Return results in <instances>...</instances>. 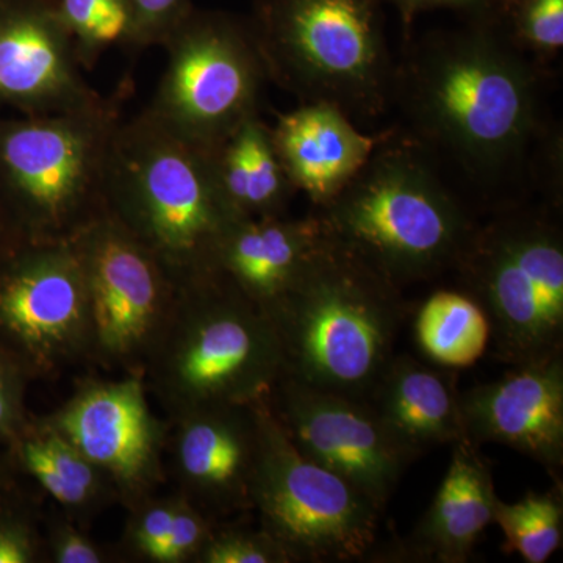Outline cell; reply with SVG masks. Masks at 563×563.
<instances>
[{
  "mask_svg": "<svg viewBox=\"0 0 563 563\" xmlns=\"http://www.w3.org/2000/svg\"><path fill=\"white\" fill-rule=\"evenodd\" d=\"M263 399L210 404L168 418L166 474L179 495L217 523L252 510Z\"/></svg>",
  "mask_w": 563,
  "mask_h": 563,
  "instance_id": "cell-15",
  "label": "cell"
},
{
  "mask_svg": "<svg viewBox=\"0 0 563 563\" xmlns=\"http://www.w3.org/2000/svg\"><path fill=\"white\" fill-rule=\"evenodd\" d=\"M177 501L179 495L176 492L165 496L155 493L129 509L120 544L117 547L120 558L150 563L152 553L172 526Z\"/></svg>",
  "mask_w": 563,
  "mask_h": 563,
  "instance_id": "cell-30",
  "label": "cell"
},
{
  "mask_svg": "<svg viewBox=\"0 0 563 563\" xmlns=\"http://www.w3.org/2000/svg\"><path fill=\"white\" fill-rule=\"evenodd\" d=\"M133 14L132 51L163 46L195 5L191 0H129Z\"/></svg>",
  "mask_w": 563,
  "mask_h": 563,
  "instance_id": "cell-34",
  "label": "cell"
},
{
  "mask_svg": "<svg viewBox=\"0 0 563 563\" xmlns=\"http://www.w3.org/2000/svg\"><path fill=\"white\" fill-rule=\"evenodd\" d=\"M325 239L317 214L239 220L217 252L214 274L232 284L263 313L280 301Z\"/></svg>",
  "mask_w": 563,
  "mask_h": 563,
  "instance_id": "cell-19",
  "label": "cell"
},
{
  "mask_svg": "<svg viewBox=\"0 0 563 563\" xmlns=\"http://www.w3.org/2000/svg\"><path fill=\"white\" fill-rule=\"evenodd\" d=\"M27 243L21 229L18 228L16 222L11 218L9 210L0 199V266L9 262Z\"/></svg>",
  "mask_w": 563,
  "mask_h": 563,
  "instance_id": "cell-36",
  "label": "cell"
},
{
  "mask_svg": "<svg viewBox=\"0 0 563 563\" xmlns=\"http://www.w3.org/2000/svg\"><path fill=\"white\" fill-rule=\"evenodd\" d=\"M214 525L217 521L210 520L198 507L179 495L172 526L152 553L150 563H196Z\"/></svg>",
  "mask_w": 563,
  "mask_h": 563,
  "instance_id": "cell-31",
  "label": "cell"
},
{
  "mask_svg": "<svg viewBox=\"0 0 563 563\" xmlns=\"http://www.w3.org/2000/svg\"><path fill=\"white\" fill-rule=\"evenodd\" d=\"M314 214L336 242L399 288L454 268L476 229L420 141L393 132Z\"/></svg>",
  "mask_w": 563,
  "mask_h": 563,
  "instance_id": "cell-4",
  "label": "cell"
},
{
  "mask_svg": "<svg viewBox=\"0 0 563 563\" xmlns=\"http://www.w3.org/2000/svg\"><path fill=\"white\" fill-rule=\"evenodd\" d=\"M393 355L369 393V406L388 435L418 459L432 448L466 442L455 374Z\"/></svg>",
  "mask_w": 563,
  "mask_h": 563,
  "instance_id": "cell-20",
  "label": "cell"
},
{
  "mask_svg": "<svg viewBox=\"0 0 563 563\" xmlns=\"http://www.w3.org/2000/svg\"><path fill=\"white\" fill-rule=\"evenodd\" d=\"M446 476L428 512L399 544L402 561L463 563L493 523L496 496L490 466L479 448L453 444Z\"/></svg>",
  "mask_w": 563,
  "mask_h": 563,
  "instance_id": "cell-21",
  "label": "cell"
},
{
  "mask_svg": "<svg viewBox=\"0 0 563 563\" xmlns=\"http://www.w3.org/2000/svg\"><path fill=\"white\" fill-rule=\"evenodd\" d=\"M280 376L273 322L218 274L180 288L143 372L166 418L210 404L258 401Z\"/></svg>",
  "mask_w": 563,
  "mask_h": 563,
  "instance_id": "cell-5",
  "label": "cell"
},
{
  "mask_svg": "<svg viewBox=\"0 0 563 563\" xmlns=\"http://www.w3.org/2000/svg\"><path fill=\"white\" fill-rule=\"evenodd\" d=\"M80 262L91 324L90 363L143 376L168 324L179 288L124 228L103 210L69 239Z\"/></svg>",
  "mask_w": 563,
  "mask_h": 563,
  "instance_id": "cell-11",
  "label": "cell"
},
{
  "mask_svg": "<svg viewBox=\"0 0 563 563\" xmlns=\"http://www.w3.org/2000/svg\"><path fill=\"white\" fill-rule=\"evenodd\" d=\"M272 131L292 187L317 209L340 195L390 133L365 135L350 114L325 102L277 113Z\"/></svg>",
  "mask_w": 563,
  "mask_h": 563,
  "instance_id": "cell-18",
  "label": "cell"
},
{
  "mask_svg": "<svg viewBox=\"0 0 563 563\" xmlns=\"http://www.w3.org/2000/svg\"><path fill=\"white\" fill-rule=\"evenodd\" d=\"M103 101L52 0H0V109L40 117Z\"/></svg>",
  "mask_w": 563,
  "mask_h": 563,
  "instance_id": "cell-16",
  "label": "cell"
},
{
  "mask_svg": "<svg viewBox=\"0 0 563 563\" xmlns=\"http://www.w3.org/2000/svg\"><path fill=\"white\" fill-rule=\"evenodd\" d=\"M383 0H254L250 20L269 81L301 103L374 118L391 101Z\"/></svg>",
  "mask_w": 563,
  "mask_h": 563,
  "instance_id": "cell-6",
  "label": "cell"
},
{
  "mask_svg": "<svg viewBox=\"0 0 563 563\" xmlns=\"http://www.w3.org/2000/svg\"><path fill=\"white\" fill-rule=\"evenodd\" d=\"M0 342L35 380L90 363L87 290L69 240L24 244L0 266Z\"/></svg>",
  "mask_w": 563,
  "mask_h": 563,
  "instance_id": "cell-12",
  "label": "cell"
},
{
  "mask_svg": "<svg viewBox=\"0 0 563 563\" xmlns=\"http://www.w3.org/2000/svg\"><path fill=\"white\" fill-rule=\"evenodd\" d=\"M562 481L548 492H531L520 501L496 499L493 523L506 539V553L528 563H544L558 553L563 540Z\"/></svg>",
  "mask_w": 563,
  "mask_h": 563,
  "instance_id": "cell-25",
  "label": "cell"
},
{
  "mask_svg": "<svg viewBox=\"0 0 563 563\" xmlns=\"http://www.w3.org/2000/svg\"><path fill=\"white\" fill-rule=\"evenodd\" d=\"M266 317L279 340L282 376L366 399L395 355L406 302L401 288L325 231Z\"/></svg>",
  "mask_w": 563,
  "mask_h": 563,
  "instance_id": "cell-2",
  "label": "cell"
},
{
  "mask_svg": "<svg viewBox=\"0 0 563 563\" xmlns=\"http://www.w3.org/2000/svg\"><path fill=\"white\" fill-rule=\"evenodd\" d=\"M139 374L85 377L47 421L113 485L125 510L155 495L168 479L169 421L152 410Z\"/></svg>",
  "mask_w": 563,
  "mask_h": 563,
  "instance_id": "cell-13",
  "label": "cell"
},
{
  "mask_svg": "<svg viewBox=\"0 0 563 563\" xmlns=\"http://www.w3.org/2000/svg\"><path fill=\"white\" fill-rule=\"evenodd\" d=\"M16 485V474L11 472L7 462L0 455V498Z\"/></svg>",
  "mask_w": 563,
  "mask_h": 563,
  "instance_id": "cell-38",
  "label": "cell"
},
{
  "mask_svg": "<svg viewBox=\"0 0 563 563\" xmlns=\"http://www.w3.org/2000/svg\"><path fill=\"white\" fill-rule=\"evenodd\" d=\"M266 402L299 453L354 485L383 512L413 459L366 399L280 376Z\"/></svg>",
  "mask_w": 563,
  "mask_h": 563,
  "instance_id": "cell-14",
  "label": "cell"
},
{
  "mask_svg": "<svg viewBox=\"0 0 563 563\" xmlns=\"http://www.w3.org/2000/svg\"><path fill=\"white\" fill-rule=\"evenodd\" d=\"M415 339L426 357L448 369L472 366L490 343V324L479 306L463 290H437L415 318Z\"/></svg>",
  "mask_w": 563,
  "mask_h": 563,
  "instance_id": "cell-24",
  "label": "cell"
},
{
  "mask_svg": "<svg viewBox=\"0 0 563 563\" xmlns=\"http://www.w3.org/2000/svg\"><path fill=\"white\" fill-rule=\"evenodd\" d=\"M504 25L518 49L543 66L563 46V0H523Z\"/></svg>",
  "mask_w": 563,
  "mask_h": 563,
  "instance_id": "cell-28",
  "label": "cell"
},
{
  "mask_svg": "<svg viewBox=\"0 0 563 563\" xmlns=\"http://www.w3.org/2000/svg\"><path fill=\"white\" fill-rule=\"evenodd\" d=\"M33 380L24 363L0 342V446L31 417L27 393Z\"/></svg>",
  "mask_w": 563,
  "mask_h": 563,
  "instance_id": "cell-33",
  "label": "cell"
},
{
  "mask_svg": "<svg viewBox=\"0 0 563 563\" xmlns=\"http://www.w3.org/2000/svg\"><path fill=\"white\" fill-rule=\"evenodd\" d=\"M383 2L398 11L406 31L418 14L429 10H457L468 14L470 18H495L492 0H383Z\"/></svg>",
  "mask_w": 563,
  "mask_h": 563,
  "instance_id": "cell-35",
  "label": "cell"
},
{
  "mask_svg": "<svg viewBox=\"0 0 563 563\" xmlns=\"http://www.w3.org/2000/svg\"><path fill=\"white\" fill-rule=\"evenodd\" d=\"M47 562L43 520L18 487L0 498V563Z\"/></svg>",
  "mask_w": 563,
  "mask_h": 563,
  "instance_id": "cell-27",
  "label": "cell"
},
{
  "mask_svg": "<svg viewBox=\"0 0 563 563\" xmlns=\"http://www.w3.org/2000/svg\"><path fill=\"white\" fill-rule=\"evenodd\" d=\"M510 368L499 379L459 391L465 440L477 448H512L562 481L563 352Z\"/></svg>",
  "mask_w": 563,
  "mask_h": 563,
  "instance_id": "cell-17",
  "label": "cell"
},
{
  "mask_svg": "<svg viewBox=\"0 0 563 563\" xmlns=\"http://www.w3.org/2000/svg\"><path fill=\"white\" fill-rule=\"evenodd\" d=\"M521 2H523V0H492L493 16L504 24L507 18L510 16V13H512Z\"/></svg>",
  "mask_w": 563,
  "mask_h": 563,
  "instance_id": "cell-37",
  "label": "cell"
},
{
  "mask_svg": "<svg viewBox=\"0 0 563 563\" xmlns=\"http://www.w3.org/2000/svg\"><path fill=\"white\" fill-rule=\"evenodd\" d=\"M542 73L496 18L422 38L395 68L391 101L421 141L479 184L495 185L523 163L543 132Z\"/></svg>",
  "mask_w": 563,
  "mask_h": 563,
  "instance_id": "cell-1",
  "label": "cell"
},
{
  "mask_svg": "<svg viewBox=\"0 0 563 563\" xmlns=\"http://www.w3.org/2000/svg\"><path fill=\"white\" fill-rule=\"evenodd\" d=\"M106 210L179 290L214 276L222 239L240 220L222 195L209 147L146 110L121 121L114 136Z\"/></svg>",
  "mask_w": 563,
  "mask_h": 563,
  "instance_id": "cell-3",
  "label": "cell"
},
{
  "mask_svg": "<svg viewBox=\"0 0 563 563\" xmlns=\"http://www.w3.org/2000/svg\"><path fill=\"white\" fill-rule=\"evenodd\" d=\"M251 503L263 531L284 548L291 563L369 558L383 514L354 485L299 453L266 398Z\"/></svg>",
  "mask_w": 563,
  "mask_h": 563,
  "instance_id": "cell-10",
  "label": "cell"
},
{
  "mask_svg": "<svg viewBox=\"0 0 563 563\" xmlns=\"http://www.w3.org/2000/svg\"><path fill=\"white\" fill-rule=\"evenodd\" d=\"M196 563H291L284 548L263 531L247 526L214 525Z\"/></svg>",
  "mask_w": 563,
  "mask_h": 563,
  "instance_id": "cell-29",
  "label": "cell"
},
{
  "mask_svg": "<svg viewBox=\"0 0 563 563\" xmlns=\"http://www.w3.org/2000/svg\"><path fill=\"white\" fill-rule=\"evenodd\" d=\"M47 562L52 563H109L120 554L106 544L96 542L84 526L70 520L63 510H52L43 520Z\"/></svg>",
  "mask_w": 563,
  "mask_h": 563,
  "instance_id": "cell-32",
  "label": "cell"
},
{
  "mask_svg": "<svg viewBox=\"0 0 563 563\" xmlns=\"http://www.w3.org/2000/svg\"><path fill=\"white\" fill-rule=\"evenodd\" d=\"M166 65L146 111L201 146H217L261 114L269 81L250 20L192 9L163 43Z\"/></svg>",
  "mask_w": 563,
  "mask_h": 563,
  "instance_id": "cell-9",
  "label": "cell"
},
{
  "mask_svg": "<svg viewBox=\"0 0 563 563\" xmlns=\"http://www.w3.org/2000/svg\"><path fill=\"white\" fill-rule=\"evenodd\" d=\"M118 103L0 117V199L29 243L68 242L106 210Z\"/></svg>",
  "mask_w": 563,
  "mask_h": 563,
  "instance_id": "cell-7",
  "label": "cell"
},
{
  "mask_svg": "<svg viewBox=\"0 0 563 563\" xmlns=\"http://www.w3.org/2000/svg\"><path fill=\"white\" fill-rule=\"evenodd\" d=\"M454 269L483 307L499 361L563 352V232L550 210L514 207L476 225Z\"/></svg>",
  "mask_w": 563,
  "mask_h": 563,
  "instance_id": "cell-8",
  "label": "cell"
},
{
  "mask_svg": "<svg viewBox=\"0 0 563 563\" xmlns=\"http://www.w3.org/2000/svg\"><path fill=\"white\" fill-rule=\"evenodd\" d=\"M210 151L222 195L240 220L287 214L298 191L282 165L272 125L261 114L247 118Z\"/></svg>",
  "mask_w": 563,
  "mask_h": 563,
  "instance_id": "cell-23",
  "label": "cell"
},
{
  "mask_svg": "<svg viewBox=\"0 0 563 563\" xmlns=\"http://www.w3.org/2000/svg\"><path fill=\"white\" fill-rule=\"evenodd\" d=\"M3 461L16 476L38 484L70 520L84 528L118 504L106 474L62 435L44 415L31 413L20 431L3 444Z\"/></svg>",
  "mask_w": 563,
  "mask_h": 563,
  "instance_id": "cell-22",
  "label": "cell"
},
{
  "mask_svg": "<svg viewBox=\"0 0 563 563\" xmlns=\"http://www.w3.org/2000/svg\"><path fill=\"white\" fill-rule=\"evenodd\" d=\"M68 29L81 68H95L113 47H133V14L129 0H52Z\"/></svg>",
  "mask_w": 563,
  "mask_h": 563,
  "instance_id": "cell-26",
  "label": "cell"
}]
</instances>
